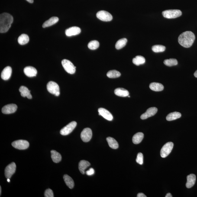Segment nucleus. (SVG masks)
Segmentation results:
<instances>
[{"label":"nucleus","mask_w":197,"mask_h":197,"mask_svg":"<svg viewBox=\"0 0 197 197\" xmlns=\"http://www.w3.org/2000/svg\"><path fill=\"white\" fill-rule=\"evenodd\" d=\"M195 39V36L193 33L191 31H186L179 36L178 41L181 45L184 48H188L192 46Z\"/></svg>","instance_id":"obj_1"},{"label":"nucleus","mask_w":197,"mask_h":197,"mask_svg":"<svg viewBox=\"0 0 197 197\" xmlns=\"http://www.w3.org/2000/svg\"><path fill=\"white\" fill-rule=\"evenodd\" d=\"M13 21V18L8 13H3L0 15V32H7L10 28Z\"/></svg>","instance_id":"obj_2"},{"label":"nucleus","mask_w":197,"mask_h":197,"mask_svg":"<svg viewBox=\"0 0 197 197\" xmlns=\"http://www.w3.org/2000/svg\"><path fill=\"white\" fill-rule=\"evenodd\" d=\"M162 14L165 18L173 19L181 16L182 12L179 10H169L163 11Z\"/></svg>","instance_id":"obj_3"},{"label":"nucleus","mask_w":197,"mask_h":197,"mask_svg":"<svg viewBox=\"0 0 197 197\" xmlns=\"http://www.w3.org/2000/svg\"><path fill=\"white\" fill-rule=\"evenodd\" d=\"M47 90L50 93L56 96H59L60 94V88L56 82L50 81L47 85Z\"/></svg>","instance_id":"obj_4"},{"label":"nucleus","mask_w":197,"mask_h":197,"mask_svg":"<svg viewBox=\"0 0 197 197\" xmlns=\"http://www.w3.org/2000/svg\"><path fill=\"white\" fill-rule=\"evenodd\" d=\"M61 64L64 68L68 73L73 74L76 71V66L70 61L64 59L62 61Z\"/></svg>","instance_id":"obj_5"},{"label":"nucleus","mask_w":197,"mask_h":197,"mask_svg":"<svg viewBox=\"0 0 197 197\" xmlns=\"http://www.w3.org/2000/svg\"><path fill=\"white\" fill-rule=\"evenodd\" d=\"M173 145V143L172 142H168L165 144L161 150L160 155L161 157L162 158L167 157L172 151Z\"/></svg>","instance_id":"obj_6"},{"label":"nucleus","mask_w":197,"mask_h":197,"mask_svg":"<svg viewBox=\"0 0 197 197\" xmlns=\"http://www.w3.org/2000/svg\"><path fill=\"white\" fill-rule=\"evenodd\" d=\"M12 145L15 148L19 150H24L28 148L29 143L27 140H18L13 142Z\"/></svg>","instance_id":"obj_7"},{"label":"nucleus","mask_w":197,"mask_h":197,"mask_svg":"<svg viewBox=\"0 0 197 197\" xmlns=\"http://www.w3.org/2000/svg\"><path fill=\"white\" fill-rule=\"evenodd\" d=\"M76 125V122H72L60 130L61 134L63 136H66L70 134L74 129Z\"/></svg>","instance_id":"obj_8"},{"label":"nucleus","mask_w":197,"mask_h":197,"mask_svg":"<svg viewBox=\"0 0 197 197\" xmlns=\"http://www.w3.org/2000/svg\"><path fill=\"white\" fill-rule=\"evenodd\" d=\"M96 15L97 18L103 21H110L112 20V15L108 11L104 10L98 11Z\"/></svg>","instance_id":"obj_9"},{"label":"nucleus","mask_w":197,"mask_h":197,"mask_svg":"<svg viewBox=\"0 0 197 197\" xmlns=\"http://www.w3.org/2000/svg\"><path fill=\"white\" fill-rule=\"evenodd\" d=\"M92 130L89 128H86L82 130L81 134V138L82 141L87 143L92 138Z\"/></svg>","instance_id":"obj_10"},{"label":"nucleus","mask_w":197,"mask_h":197,"mask_svg":"<svg viewBox=\"0 0 197 197\" xmlns=\"http://www.w3.org/2000/svg\"><path fill=\"white\" fill-rule=\"evenodd\" d=\"M16 166L14 162L10 163L6 168L5 174L6 177L7 179H10L15 172Z\"/></svg>","instance_id":"obj_11"},{"label":"nucleus","mask_w":197,"mask_h":197,"mask_svg":"<svg viewBox=\"0 0 197 197\" xmlns=\"http://www.w3.org/2000/svg\"><path fill=\"white\" fill-rule=\"evenodd\" d=\"M17 109V106L15 104H8L2 108V111L3 113L4 114H11L15 112Z\"/></svg>","instance_id":"obj_12"},{"label":"nucleus","mask_w":197,"mask_h":197,"mask_svg":"<svg viewBox=\"0 0 197 197\" xmlns=\"http://www.w3.org/2000/svg\"><path fill=\"white\" fill-rule=\"evenodd\" d=\"M157 108L155 107H152L148 108L144 114H142L140 116V119L143 120L146 119L154 115L157 112Z\"/></svg>","instance_id":"obj_13"},{"label":"nucleus","mask_w":197,"mask_h":197,"mask_svg":"<svg viewBox=\"0 0 197 197\" xmlns=\"http://www.w3.org/2000/svg\"><path fill=\"white\" fill-rule=\"evenodd\" d=\"M98 115L102 116L108 121H112L113 117L110 112L105 108H101L98 109Z\"/></svg>","instance_id":"obj_14"},{"label":"nucleus","mask_w":197,"mask_h":197,"mask_svg":"<svg viewBox=\"0 0 197 197\" xmlns=\"http://www.w3.org/2000/svg\"><path fill=\"white\" fill-rule=\"evenodd\" d=\"M81 29L76 27H71L66 30V35L68 37L76 36L81 33Z\"/></svg>","instance_id":"obj_15"},{"label":"nucleus","mask_w":197,"mask_h":197,"mask_svg":"<svg viewBox=\"0 0 197 197\" xmlns=\"http://www.w3.org/2000/svg\"><path fill=\"white\" fill-rule=\"evenodd\" d=\"M24 72L26 76L30 78L36 76L37 73V69L31 66H27L24 68Z\"/></svg>","instance_id":"obj_16"},{"label":"nucleus","mask_w":197,"mask_h":197,"mask_svg":"<svg viewBox=\"0 0 197 197\" xmlns=\"http://www.w3.org/2000/svg\"><path fill=\"white\" fill-rule=\"evenodd\" d=\"M12 73V68L10 66H8L5 67L1 73V78L3 80H7L9 79Z\"/></svg>","instance_id":"obj_17"},{"label":"nucleus","mask_w":197,"mask_h":197,"mask_svg":"<svg viewBox=\"0 0 197 197\" xmlns=\"http://www.w3.org/2000/svg\"><path fill=\"white\" fill-rule=\"evenodd\" d=\"M196 180V177L193 174L188 175L187 176V182L186 184L187 188H192L195 185Z\"/></svg>","instance_id":"obj_18"},{"label":"nucleus","mask_w":197,"mask_h":197,"mask_svg":"<svg viewBox=\"0 0 197 197\" xmlns=\"http://www.w3.org/2000/svg\"><path fill=\"white\" fill-rule=\"evenodd\" d=\"M19 91L21 92L22 96L27 97L29 99H31L32 98V96L30 94V91L29 90L27 87L24 86H21L20 88Z\"/></svg>","instance_id":"obj_19"},{"label":"nucleus","mask_w":197,"mask_h":197,"mask_svg":"<svg viewBox=\"0 0 197 197\" xmlns=\"http://www.w3.org/2000/svg\"><path fill=\"white\" fill-rule=\"evenodd\" d=\"M59 21V19L58 17H53L49 19V20L46 21L43 23L42 27L43 28L50 27L57 23Z\"/></svg>","instance_id":"obj_20"},{"label":"nucleus","mask_w":197,"mask_h":197,"mask_svg":"<svg viewBox=\"0 0 197 197\" xmlns=\"http://www.w3.org/2000/svg\"><path fill=\"white\" fill-rule=\"evenodd\" d=\"M90 166V163L85 160H81L79 164V169L80 171L82 174H85V169Z\"/></svg>","instance_id":"obj_21"},{"label":"nucleus","mask_w":197,"mask_h":197,"mask_svg":"<svg viewBox=\"0 0 197 197\" xmlns=\"http://www.w3.org/2000/svg\"><path fill=\"white\" fill-rule=\"evenodd\" d=\"M114 93L119 96L126 97L129 95V91L123 88H117L114 91Z\"/></svg>","instance_id":"obj_22"},{"label":"nucleus","mask_w":197,"mask_h":197,"mask_svg":"<svg viewBox=\"0 0 197 197\" xmlns=\"http://www.w3.org/2000/svg\"><path fill=\"white\" fill-rule=\"evenodd\" d=\"M150 89L154 91H161L164 89V87L161 84L158 82H152L149 85Z\"/></svg>","instance_id":"obj_23"},{"label":"nucleus","mask_w":197,"mask_h":197,"mask_svg":"<svg viewBox=\"0 0 197 197\" xmlns=\"http://www.w3.org/2000/svg\"><path fill=\"white\" fill-rule=\"evenodd\" d=\"M51 153L52 160L54 163H57L61 161L62 157L60 153L54 150H52Z\"/></svg>","instance_id":"obj_24"},{"label":"nucleus","mask_w":197,"mask_h":197,"mask_svg":"<svg viewBox=\"0 0 197 197\" xmlns=\"http://www.w3.org/2000/svg\"><path fill=\"white\" fill-rule=\"evenodd\" d=\"M144 137V134L143 133H136L133 136L132 140L134 144H138L141 143Z\"/></svg>","instance_id":"obj_25"},{"label":"nucleus","mask_w":197,"mask_h":197,"mask_svg":"<svg viewBox=\"0 0 197 197\" xmlns=\"http://www.w3.org/2000/svg\"><path fill=\"white\" fill-rule=\"evenodd\" d=\"M107 141L108 142V144L110 147L113 149H118L119 147V145L118 142L115 139L111 137H108L106 139Z\"/></svg>","instance_id":"obj_26"},{"label":"nucleus","mask_w":197,"mask_h":197,"mask_svg":"<svg viewBox=\"0 0 197 197\" xmlns=\"http://www.w3.org/2000/svg\"><path fill=\"white\" fill-rule=\"evenodd\" d=\"M63 178L67 186L70 189H72L74 186V182L72 178L67 175H65Z\"/></svg>","instance_id":"obj_27"},{"label":"nucleus","mask_w":197,"mask_h":197,"mask_svg":"<svg viewBox=\"0 0 197 197\" xmlns=\"http://www.w3.org/2000/svg\"><path fill=\"white\" fill-rule=\"evenodd\" d=\"M182 116L180 113L177 112H174L170 113L166 117V119L168 121H172L176 120L180 118Z\"/></svg>","instance_id":"obj_28"},{"label":"nucleus","mask_w":197,"mask_h":197,"mask_svg":"<svg viewBox=\"0 0 197 197\" xmlns=\"http://www.w3.org/2000/svg\"><path fill=\"white\" fill-rule=\"evenodd\" d=\"M145 62V59L143 56H137L133 59V63L136 66H139L143 64Z\"/></svg>","instance_id":"obj_29"},{"label":"nucleus","mask_w":197,"mask_h":197,"mask_svg":"<svg viewBox=\"0 0 197 197\" xmlns=\"http://www.w3.org/2000/svg\"><path fill=\"white\" fill-rule=\"evenodd\" d=\"M29 41V36L26 34H22L19 36L18 39V43L20 45H24L27 44Z\"/></svg>","instance_id":"obj_30"},{"label":"nucleus","mask_w":197,"mask_h":197,"mask_svg":"<svg viewBox=\"0 0 197 197\" xmlns=\"http://www.w3.org/2000/svg\"><path fill=\"white\" fill-rule=\"evenodd\" d=\"M127 39L124 38L120 39L115 44V48L118 50L122 49L125 46L127 43Z\"/></svg>","instance_id":"obj_31"},{"label":"nucleus","mask_w":197,"mask_h":197,"mask_svg":"<svg viewBox=\"0 0 197 197\" xmlns=\"http://www.w3.org/2000/svg\"><path fill=\"white\" fill-rule=\"evenodd\" d=\"M121 74L118 71L113 70L109 71L107 74V76L110 78H116L119 77Z\"/></svg>","instance_id":"obj_32"},{"label":"nucleus","mask_w":197,"mask_h":197,"mask_svg":"<svg viewBox=\"0 0 197 197\" xmlns=\"http://www.w3.org/2000/svg\"><path fill=\"white\" fill-rule=\"evenodd\" d=\"M166 49V47L162 45H155L152 47V50L156 53L162 52L165 51Z\"/></svg>","instance_id":"obj_33"},{"label":"nucleus","mask_w":197,"mask_h":197,"mask_svg":"<svg viewBox=\"0 0 197 197\" xmlns=\"http://www.w3.org/2000/svg\"><path fill=\"white\" fill-rule=\"evenodd\" d=\"M163 63L166 66H172L177 65L178 61L176 59H170L165 60L164 62H163Z\"/></svg>","instance_id":"obj_34"},{"label":"nucleus","mask_w":197,"mask_h":197,"mask_svg":"<svg viewBox=\"0 0 197 197\" xmlns=\"http://www.w3.org/2000/svg\"><path fill=\"white\" fill-rule=\"evenodd\" d=\"M99 46V42L96 40H93L88 43V47L90 49L94 50L98 49Z\"/></svg>","instance_id":"obj_35"},{"label":"nucleus","mask_w":197,"mask_h":197,"mask_svg":"<svg viewBox=\"0 0 197 197\" xmlns=\"http://www.w3.org/2000/svg\"><path fill=\"white\" fill-rule=\"evenodd\" d=\"M136 162L140 165H143V155L141 153H139L137 154Z\"/></svg>","instance_id":"obj_36"},{"label":"nucleus","mask_w":197,"mask_h":197,"mask_svg":"<svg viewBox=\"0 0 197 197\" xmlns=\"http://www.w3.org/2000/svg\"><path fill=\"white\" fill-rule=\"evenodd\" d=\"M44 195L45 197H53L54 196L52 190L50 189H48L45 191Z\"/></svg>","instance_id":"obj_37"},{"label":"nucleus","mask_w":197,"mask_h":197,"mask_svg":"<svg viewBox=\"0 0 197 197\" xmlns=\"http://www.w3.org/2000/svg\"><path fill=\"white\" fill-rule=\"evenodd\" d=\"M94 172H95V171H94V169L92 168H91L89 170L87 171L86 174L88 176H91V175H94Z\"/></svg>","instance_id":"obj_38"},{"label":"nucleus","mask_w":197,"mask_h":197,"mask_svg":"<svg viewBox=\"0 0 197 197\" xmlns=\"http://www.w3.org/2000/svg\"><path fill=\"white\" fill-rule=\"evenodd\" d=\"M137 197H146L147 196H146L145 195V194H143V193H138V194L137 196Z\"/></svg>","instance_id":"obj_39"},{"label":"nucleus","mask_w":197,"mask_h":197,"mask_svg":"<svg viewBox=\"0 0 197 197\" xmlns=\"http://www.w3.org/2000/svg\"><path fill=\"white\" fill-rule=\"evenodd\" d=\"M166 197H172V196L170 193H168L166 194Z\"/></svg>","instance_id":"obj_40"},{"label":"nucleus","mask_w":197,"mask_h":197,"mask_svg":"<svg viewBox=\"0 0 197 197\" xmlns=\"http://www.w3.org/2000/svg\"><path fill=\"white\" fill-rule=\"evenodd\" d=\"M27 2L30 3H33L34 1L33 0H27Z\"/></svg>","instance_id":"obj_41"},{"label":"nucleus","mask_w":197,"mask_h":197,"mask_svg":"<svg viewBox=\"0 0 197 197\" xmlns=\"http://www.w3.org/2000/svg\"><path fill=\"white\" fill-rule=\"evenodd\" d=\"M194 76L196 78H197V70L195 72V73L194 74Z\"/></svg>","instance_id":"obj_42"},{"label":"nucleus","mask_w":197,"mask_h":197,"mask_svg":"<svg viewBox=\"0 0 197 197\" xmlns=\"http://www.w3.org/2000/svg\"><path fill=\"white\" fill-rule=\"evenodd\" d=\"M1 191H2V189H1V187L0 186V195H1Z\"/></svg>","instance_id":"obj_43"},{"label":"nucleus","mask_w":197,"mask_h":197,"mask_svg":"<svg viewBox=\"0 0 197 197\" xmlns=\"http://www.w3.org/2000/svg\"><path fill=\"white\" fill-rule=\"evenodd\" d=\"M7 181H8V182H10V179H7Z\"/></svg>","instance_id":"obj_44"},{"label":"nucleus","mask_w":197,"mask_h":197,"mask_svg":"<svg viewBox=\"0 0 197 197\" xmlns=\"http://www.w3.org/2000/svg\"><path fill=\"white\" fill-rule=\"evenodd\" d=\"M128 97H129V98H130V96H129V95L128 96Z\"/></svg>","instance_id":"obj_45"}]
</instances>
